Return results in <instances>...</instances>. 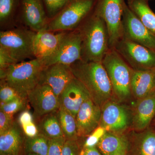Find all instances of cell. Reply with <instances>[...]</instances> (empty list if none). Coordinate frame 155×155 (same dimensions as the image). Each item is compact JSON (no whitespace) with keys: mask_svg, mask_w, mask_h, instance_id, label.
Returning a JSON list of instances; mask_svg holds the SVG:
<instances>
[{"mask_svg":"<svg viewBox=\"0 0 155 155\" xmlns=\"http://www.w3.org/2000/svg\"><path fill=\"white\" fill-rule=\"evenodd\" d=\"M46 28L36 32L33 44L35 58L43 60L53 54L66 34L64 31L54 33Z\"/></svg>","mask_w":155,"mask_h":155,"instance_id":"17","label":"cell"},{"mask_svg":"<svg viewBox=\"0 0 155 155\" xmlns=\"http://www.w3.org/2000/svg\"><path fill=\"white\" fill-rule=\"evenodd\" d=\"M37 126L39 133L42 134L49 139L64 137L58 119L57 111L41 118Z\"/></svg>","mask_w":155,"mask_h":155,"instance_id":"23","label":"cell"},{"mask_svg":"<svg viewBox=\"0 0 155 155\" xmlns=\"http://www.w3.org/2000/svg\"><path fill=\"white\" fill-rule=\"evenodd\" d=\"M97 0H71L48 24L47 30L64 31L77 28L94 7Z\"/></svg>","mask_w":155,"mask_h":155,"instance_id":"6","label":"cell"},{"mask_svg":"<svg viewBox=\"0 0 155 155\" xmlns=\"http://www.w3.org/2000/svg\"><path fill=\"white\" fill-rule=\"evenodd\" d=\"M14 122L13 116L0 111V134L10 129Z\"/></svg>","mask_w":155,"mask_h":155,"instance_id":"34","label":"cell"},{"mask_svg":"<svg viewBox=\"0 0 155 155\" xmlns=\"http://www.w3.org/2000/svg\"><path fill=\"white\" fill-rule=\"evenodd\" d=\"M25 155H39L36 154L32 153H28L26 154Z\"/></svg>","mask_w":155,"mask_h":155,"instance_id":"39","label":"cell"},{"mask_svg":"<svg viewBox=\"0 0 155 155\" xmlns=\"http://www.w3.org/2000/svg\"><path fill=\"white\" fill-rule=\"evenodd\" d=\"M81 40L80 31L66 33L58 49L53 54L41 60L45 67L55 64L69 65L81 60Z\"/></svg>","mask_w":155,"mask_h":155,"instance_id":"11","label":"cell"},{"mask_svg":"<svg viewBox=\"0 0 155 155\" xmlns=\"http://www.w3.org/2000/svg\"><path fill=\"white\" fill-rule=\"evenodd\" d=\"M66 140L64 137L50 139L47 155H61Z\"/></svg>","mask_w":155,"mask_h":155,"instance_id":"32","label":"cell"},{"mask_svg":"<svg viewBox=\"0 0 155 155\" xmlns=\"http://www.w3.org/2000/svg\"><path fill=\"white\" fill-rule=\"evenodd\" d=\"M17 63L5 50L0 47V69H7L11 65Z\"/></svg>","mask_w":155,"mask_h":155,"instance_id":"35","label":"cell"},{"mask_svg":"<svg viewBox=\"0 0 155 155\" xmlns=\"http://www.w3.org/2000/svg\"><path fill=\"white\" fill-rule=\"evenodd\" d=\"M102 64L109 78L113 98L119 103L126 102L132 97L131 91L132 69L115 49H110Z\"/></svg>","mask_w":155,"mask_h":155,"instance_id":"3","label":"cell"},{"mask_svg":"<svg viewBox=\"0 0 155 155\" xmlns=\"http://www.w3.org/2000/svg\"><path fill=\"white\" fill-rule=\"evenodd\" d=\"M19 0H0L1 25L8 22L13 17Z\"/></svg>","mask_w":155,"mask_h":155,"instance_id":"27","label":"cell"},{"mask_svg":"<svg viewBox=\"0 0 155 155\" xmlns=\"http://www.w3.org/2000/svg\"><path fill=\"white\" fill-rule=\"evenodd\" d=\"M70 67L74 77L83 84L96 104L101 108L113 98L110 81L102 62L81 60Z\"/></svg>","mask_w":155,"mask_h":155,"instance_id":"1","label":"cell"},{"mask_svg":"<svg viewBox=\"0 0 155 155\" xmlns=\"http://www.w3.org/2000/svg\"><path fill=\"white\" fill-rule=\"evenodd\" d=\"M36 32L31 30L17 28L1 31L0 47L8 53L17 63L35 57L33 44Z\"/></svg>","mask_w":155,"mask_h":155,"instance_id":"5","label":"cell"},{"mask_svg":"<svg viewBox=\"0 0 155 155\" xmlns=\"http://www.w3.org/2000/svg\"><path fill=\"white\" fill-rule=\"evenodd\" d=\"M127 140L126 155H155V132L153 130H133Z\"/></svg>","mask_w":155,"mask_h":155,"instance_id":"20","label":"cell"},{"mask_svg":"<svg viewBox=\"0 0 155 155\" xmlns=\"http://www.w3.org/2000/svg\"><path fill=\"white\" fill-rule=\"evenodd\" d=\"M71 0H42L48 16L54 17L69 4Z\"/></svg>","mask_w":155,"mask_h":155,"instance_id":"28","label":"cell"},{"mask_svg":"<svg viewBox=\"0 0 155 155\" xmlns=\"http://www.w3.org/2000/svg\"><path fill=\"white\" fill-rule=\"evenodd\" d=\"M153 123H154V125H155V118L154 119V120H153Z\"/></svg>","mask_w":155,"mask_h":155,"instance_id":"40","label":"cell"},{"mask_svg":"<svg viewBox=\"0 0 155 155\" xmlns=\"http://www.w3.org/2000/svg\"><path fill=\"white\" fill-rule=\"evenodd\" d=\"M34 122L33 115L28 110H25L22 111L18 118V123L22 127Z\"/></svg>","mask_w":155,"mask_h":155,"instance_id":"36","label":"cell"},{"mask_svg":"<svg viewBox=\"0 0 155 155\" xmlns=\"http://www.w3.org/2000/svg\"><path fill=\"white\" fill-rule=\"evenodd\" d=\"M127 6L150 31L155 35V14L147 0H127Z\"/></svg>","mask_w":155,"mask_h":155,"instance_id":"22","label":"cell"},{"mask_svg":"<svg viewBox=\"0 0 155 155\" xmlns=\"http://www.w3.org/2000/svg\"><path fill=\"white\" fill-rule=\"evenodd\" d=\"M155 116V91L137 100L132 110L131 127L134 131L146 130Z\"/></svg>","mask_w":155,"mask_h":155,"instance_id":"16","label":"cell"},{"mask_svg":"<svg viewBox=\"0 0 155 155\" xmlns=\"http://www.w3.org/2000/svg\"><path fill=\"white\" fill-rule=\"evenodd\" d=\"M127 146H128V140H127V138L120 146L114 155H126Z\"/></svg>","mask_w":155,"mask_h":155,"instance_id":"38","label":"cell"},{"mask_svg":"<svg viewBox=\"0 0 155 155\" xmlns=\"http://www.w3.org/2000/svg\"><path fill=\"white\" fill-rule=\"evenodd\" d=\"M59 122L64 137L67 140H78L77 124L75 116L60 107L57 111Z\"/></svg>","mask_w":155,"mask_h":155,"instance_id":"25","label":"cell"},{"mask_svg":"<svg viewBox=\"0 0 155 155\" xmlns=\"http://www.w3.org/2000/svg\"><path fill=\"white\" fill-rule=\"evenodd\" d=\"M125 0H97L94 12L105 22L110 49L115 48L122 38V19Z\"/></svg>","mask_w":155,"mask_h":155,"instance_id":"7","label":"cell"},{"mask_svg":"<svg viewBox=\"0 0 155 155\" xmlns=\"http://www.w3.org/2000/svg\"><path fill=\"white\" fill-rule=\"evenodd\" d=\"M74 77L70 66L53 64L45 67L42 72L39 84L49 85L59 98L64 89Z\"/></svg>","mask_w":155,"mask_h":155,"instance_id":"13","label":"cell"},{"mask_svg":"<svg viewBox=\"0 0 155 155\" xmlns=\"http://www.w3.org/2000/svg\"><path fill=\"white\" fill-rule=\"evenodd\" d=\"M79 30L82 40L81 60L102 62L110 49L105 22L94 12Z\"/></svg>","mask_w":155,"mask_h":155,"instance_id":"2","label":"cell"},{"mask_svg":"<svg viewBox=\"0 0 155 155\" xmlns=\"http://www.w3.org/2000/svg\"><path fill=\"white\" fill-rule=\"evenodd\" d=\"M132 110L113 98L101 107L99 126L107 131L119 134L131 127Z\"/></svg>","mask_w":155,"mask_h":155,"instance_id":"8","label":"cell"},{"mask_svg":"<svg viewBox=\"0 0 155 155\" xmlns=\"http://www.w3.org/2000/svg\"><path fill=\"white\" fill-rule=\"evenodd\" d=\"M27 100L37 118L58 111L61 106L59 98L47 84H38L28 94Z\"/></svg>","mask_w":155,"mask_h":155,"instance_id":"12","label":"cell"},{"mask_svg":"<svg viewBox=\"0 0 155 155\" xmlns=\"http://www.w3.org/2000/svg\"><path fill=\"white\" fill-rule=\"evenodd\" d=\"M89 99L91 98L86 87L74 77L59 97L60 107L76 117L82 104Z\"/></svg>","mask_w":155,"mask_h":155,"instance_id":"15","label":"cell"},{"mask_svg":"<svg viewBox=\"0 0 155 155\" xmlns=\"http://www.w3.org/2000/svg\"><path fill=\"white\" fill-rule=\"evenodd\" d=\"M127 138L125 134L107 131L97 147L103 155H114L120 146Z\"/></svg>","mask_w":155,"mask_h":155,"instance_id":"24","label":"cell"},{"mask_svg":"<svg viewBox=\"0 0 155 155\" xmlns=\"http://www.w3.org/2000/svg\"><path fill=\"white\" fill-rule=\"evenodd\" d=\"M131 91L136 100L150 94L155 91V68L145 70L132 69Z\"/></svg>","mask_w":155,"mask_h":155,"instance_id":"21","label":"cell"},{"mask_svg":"<svg viewBox=\"0 0 155 155\" xmlns=\"http://www.w3.org/2000/svg\"><path fill=\"white\" fill-rule=\"evenodd\" d=\"M106 132L107 130L104 128L99 126L87 137L83 145V147L97 146L101 139Z\"/></svg>","mask_w":155,"mask_h":155,"instance_id":"31","label":"cell"},{"mask_svg":"<svg viewBox=\"0 0 155 155\" xmlns=\"http://www.w3.org/2000/svg\"><path fill=\"white\" fill-rule=\"evenodd\" d=\"M79 155H103L97 146L91 147H83L80 151Z\"/></svg>","mask_w":155,"mask_h":155,"instance_id":"37","label":"cell"},{"mask_svg":"<svg viewBox=\"0 0 155 155\" xmlns=\"http://www.w3.org/2000/svg\"><path fill=\"white\" fill-rule=\"evenodd\" d=\"M147 1H149V0H147Z\"/></svg>","mask_w":155,"mask_h":155,"instance_id":"41","label":"cell"},{"mask_svg":"<svg viewBox=\"0 0 155 155\" xmlns=\"http://www.w3.org/2000/svg\"><path fill=\"white\" fill-rule=\"evenodd\" d=\"M122 38L155 51V35L150 31L125 4L122 19Z\"/></svg>","mask_w":155,"mask_h":155,"instance_id":"10","label":"cell"},{"mask_svg":"<svg viewBox=\"0 0 155 155\" xmlns=\"http://www.w3.org/2000/svg\"><path fill=\"white\" fill-rule=\"evenodd\" d=\"M101 108L91 99L85 101L76 115V124L78 137H87L99 126Z\"/></svg>","mask_w":155,"mask_h":155,"instance_id":"14","label":"cell"},{"mask_svg":"<svg viewBox=\"0 0 155 155\" xmlns=\"http://www.w3.org/2000/svg\"><path fill=\"white\" fill-rule=\"evenodd\" d=\"M19 2L22 20L30 30L37 32L46 28L47 16L42 0H19Z\"/></svg>","mask_w":155,"mask_h":155,"instance_id":"18","label":"cell"},{"mask_svg":"<svg viewBox=\"0 0 155 155\" xmlns=\"http://www.w3.org/2000/svg\"><path fill=\"white\" fill-rule=\"evenodd\" d=\"M25 136L18 122L0 134V155H22Z\"/></svg>","mask_w":155,"mask_h":155,"instance_id":"19","label":"cell"},{"mask_svg":"<svg viewBox=\"0 0 155 155\" xmlns=\"http://www.w3.org/2000/svg\"><path fill=\"white\" fill-rule=\"evenodd\" d=\"M45 68L41 60L35 58L11 65L4 80L16 90L20 97L27 100L28 94L39 84Z\"/></svg>","mask_w":155,"mask_h":155,"instance_id":"4","label":"cell"},{"mask_svg":"<svg viewBox=\"0 0 155 155\" xmlns=\"http://www.w3.org/2000/svg\"><path fill=\"white\" fill-rule=\"evenodd\" d=\"M78 140H66L61 155H79Z\"/></svg>","mask_w":155,"mask_h":155,"instance_id":"33","label":"cell"},{"mask_svg":"<svg viewBox=\"0 0 155 155\" xmlns=\"http://www.w3.org/2000/svg\"><path fill=\"white\" fill-rule=\"evenodd\" d=\"M0 101L1 103H7L20 98L14 89L11 87L4 80H1Z\"/></svg>","mask_w":155,"mask_h":155,"instance_id":"29","label":"cell"},{"mask_svg":"<svg viewBox=\"0 0 155 155\" xmlns=\"http://www.w3.org/2000/svg\"><path fill=\"white\" fill-rule=\"evenodd\" d=\"M49 140L50 139L41 133L32 138L25 137V154L32 153L39 155H47Z\"/></svg>","mask_w":155,"mask_h":155,"instance_id":"26","label":"cell"},{"mask_svg":"<svg viewBox=\"0 0 155 155\" xmlns=\"http://www.w3.org/2000/svg\"><path fill=\"white\" fill-rule=\"evenodd\" d=\"M114 49L134 70L155 69V51L122 38Z\"/></svg>","mask_w":155,"mask_h":155,"instance_id":"9","label":"cell"},{"mask_svg":"<svg viewBox=\"0 0 155 155\" xmlns=\"http://www.w3.org/2000/svg\"><path fill=\"white\" fill-rule=\"evenodd\" d=\"M25 100L20 97L10 102L1 103V111L4 113L13 115L19 111L21 110L25 107Z\"/></svg>","mask_w":155,"mask_h":155,"instance_id":"30","label":"cell"}]
</instances>
